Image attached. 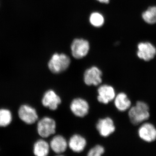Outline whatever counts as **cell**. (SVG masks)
I'll list each match as a JSON object with an SVG mask.
<instances>
[{
    "instance_id": "obj_19",
    "label": "cell",
    "mask_w": 156,
    "mask_h": 156,
    "mask_svg": "<svg viewBox=\"0 0 156 156\" xmlns=\"http://www.w3.org/2000/svg\"><path fill=\"white\" fill-rule=\"evenodd\" d=\"M90 23L95 27H100L104 23V18L103 16L100 13L94 12L90 15Z\"/></svg>"
},
{
    "instance_id": "obj_12",
    "label": "cell",
    "mask_w": 156,
    "mask_h": 156,
    "mask_svg": "<svg viewBox=\"0 0 156 156\" xmlns=\"http://www.w3.org/2000/svg\"><path fill=\"white\" fill-rule=\"evenodd\" d=\"M138 134L140 139L145 142H152L156 140V128L151 123H145L140 126Z\"/></svg>"
},
{
    "instance_id": "obj_7",
    "label": "cell",
    "mask_w": 156,
    "mask_h": 156,
    "mask_svg": "<svg viewBox=\"0 0 156 156\" xmlns=\"http://www.w3.org/2000/svg\"><path fill=\"white\" fill-rule=\"evenodd\" d=\"M96 128L100 136L104 137L111 135L116 129L113 120L110 117L98 120L96 125Z\"/></svg>"
},
{
    "instance_id": "obj_14",
    "label": "cell",
    "mask_w": 156,
    "mask_h": 156,
    "mask_svg": "<svg viewBox=\"0 0 156 156\" xmlns=\"http://www.w3.org/2000/svg\"><path fill=\"white\" fill-rule=\"evenodd\" d=\"M68 146L67 140L62 135L54 136L51 140L50 146L55 153L57 154L63 153L66 151Z\"/></svg>"
},
{
    "instance_id": "obj_21",
    "label": "cell",
    "mask_w": 156,
    "mask_h": 156,
    "mask_svg": "<svg viewBox=\"0 0 156 156\" xmlns=\"http://www.w3.org/2000/svg\"><path fill=\"white\" fill-rule=\"evenodd\" d=\"M101 3H105V4H108L110 0H97Z\"/></svg>"
},
{
    "instance_id": "obj_9",
    "label": "cell",
    "mask_w": 156,
    "mask_h": 156,
    "mask_svg": "<svg viewBox=\"0 0 156 156\" xmlns=\"http://www.w3.org/2000/svg\"><path fill=\"white\" fill-rule=\"evenodd\" d=\"M20 119L27 124L31 125L38 119V115L35 109L27 105L20 107L18 110Z\"/></svg>"
},
{
    "instance_id": "obj_4",
    "label": "cell",
    "mask_w": 156,
    "mask_h": 156,
    "mask_svg": "<svg viewBox=\"0 0 156 156\" xmlns=\"http://www.w3.org/2000/svg\"><path fill=\"white\" fill-rule=\"evenodd\" d=\"M89 48V42L83 39H74L71 46L72 54L76 59H80L87 56Z\"/></svg>"
},
{
    "instance_id": "obj_3",
    "label": "cell",
    "mask_w": 156,
    "mask_h": 156,
    "mask_svg": "<svg viewBox=\"0 0 156 156\" xmlns=\"http://www.w3.org/2000/svg\"><path fill=\"white\" fill-rule=\"evenodd\" d=\"M37 128L40 136L47 138L56 132V122L50 117H44L39 121Z\"/></svg>"
},
{
    "instance_id": "obj_1",
    "label": "cell",
    "mask_w": 156,
    "mask_h": 156,
    "mask_svg": "<svg viewBox=\"0 0 156 156\" xmlns=\"http://www.w3.org/2000/svg\"><path fill=\"white\" fill-rule=\"evenodd\" d=\"M150 116L149 107L147 104L142 101H137L135 106L129 108L128 112L130 121L134 126L148 119Z\"/></svg>"
},
{
    "instance_id": "obj_2",
    "label": "cell",
    "mask_w": 156,
    "mask_h": 156,
    "mask_svg": "<svg viewBox=\"0 0 156 156\" xmlns=\"http://www.w3.org/2000/svg\"><path fill=\"white\" fill-rule=\"evenodd\" d=\"M71 63L70 58L64 53L53 54L48 62V68L54 74H59L66 70Z\"/></svg>"
},
{
    "instance_id": "obj_13",
    "label": "cell",
    "mask_w": 156,
    "mask_h": 156,
    "mask_svg": "<svg viewBox=\"0 0 156 156\" xmlns=\"http://www.w3.org/2000/svg\"><path fill=\"white\" fill-rule=\"evenodd\" d=\"M69 147L74 152H82L84 151L87 145L86 138L79 134H75L70 138L68 143Z\"/></svg>"
},
{
    "instance_id": "obj_18",
    "label": "cell",
    "mask_w": 156,
    "mask_h": 156,
    "mask_svg": "<svg viewBox=\"0 0 156 156\" xmlns=\"http://www.w3.org/2000/svg\"><path fill=\"white\" fill-rule=\"evenodd\" d=\"M11 112L7 109H0V127H5L9 126L12 121Z\"/></svg>"
},
{
    "instance_id": "obj_20",
    "label": "cell",
    "mask_w": 156,
    "mask_h": 156,
    "mask_svg": "<svg viewBox=\"0 0 156 156\" xmlns=\"http://www.w3.org/2000/svg\"><path fill=\"white\" fill-rule=\"evenodd\" d=\"M105 152V148L101 145H95L88 152L87 155L88 156H100L104 154Z\"/></svg>"
},
{
    "instance_id": "obj_5",
    "label": "cell",
    "mask_w": 156,
    "mask_h": 156,
    "mask_svg": "<svg viewBox=\"0 0 156 156\" xmlns=\"http://www.w3.org/2000/svg\"><path fill=\"white\" fill-rule=\"evenodd\" d=\"M102 72L98 67L92 66L84 72V83L88 86H98L102 83Z\"/></svg>"
},
{
    "instance_id": "obj_17",
    "label": "cell",
    "mask_w": 156,
    "mask_h": 156,
    "mask_svg": "<svg viewBox=\"0 0 156 156\" xmlns=\"http://www.w3.org/2000/svg\"><path fill=\"white\" fill-rule=\"evenodd\" d=\"M142 18L147 23L153 24L156 23V7L149 8L142 14Z\"/></svg>"
},
{
    "instance_id": "obj_10",
    "label": "cell",
    "mask_w": 156,
    "mask_h": 156,
    "mask_svg": "<svg viewBox=\"0 0 156 156\" xmlns=\"http://www.w3.org/2000/svg\"><path fill=\"white\" fill-rule=\"evenodd\" d=\"M61 102L60 96L52 89L45 92L42 99L43 105L53 111L57 109Z\"/></svg>"
},
{
    "instance_id": "obj_15",
    "label": "cell",
    "mask_w": 156,
    "mask_h": 156,
    "mask_svg": "<svg viewBox=\"0 0 156 156\" xmlns=\"http://www.w3.org/2000/svg\"><path fill=\"white\" fill-rule=\"evenodd\" d=\"M114 100L115 107L119 111L125 112L131 108V100L124 92L119 93L116 95Z\"/></svg>"
},
{
    "instance_id": "obj_6",
    "label": "cell",
    "mask_w": 156,
    "mask_h": 156,
    "mask_svg": "<svg viewBox=\"0 0 156 156\" xmlns=\"http://www.w3.org/2000/svg\"><path fill=\"white\" fill-rule=\"evenodd\" d=\"M70 109L76 116L83 118L87 115L89 113V104L83 98H76L73 99L71 102Z\"/></svg>"
},
{
    "instance_id": "obj_16",
    "label": "cell",
    "mask_w": 156,
    "mask_h": 156,
    "mask_svg": "<svg viewBox=\"0 0 156 156\" xmlns=\"http://www.w3.org/2000/svg\"><path fill=\"white\" fill-rule=\"evenodd\" d=\"M50 145L44 140L40 139L34 144V154L37 156L48 155L50 151Z\"/></svg>"
},
{
    "instance_id": "obj_11",
    "label": "cell",
    "mask_w": 156,
    "mask_h": 156,
    "mask_svg": "<svg viewBox=\"0 0 156 156\" xmlns=\"http://www.w3.org/2000/svg\"><path fill=\"white\" fill-rule=\"evenodd\" d=\"M137 48V56L145 61H150L155 56L156 48L149 42L140 43Z\"/></svg>"
},
{
    "instance_id": "obj_8",
    "label": "cell",
    "mask_w": 156,
    "mask_h": 156,
    "mask_svg": "<svg viewBox=\"0 0 156 156\" xmlns=\"http://www.w3.org/2000/svg\"><path fill=\"white\" fill-rule=\"evenodd\" d=\"M98 101L101 103L108 104L114 99L116 96L114 88L110 85L104 84L98 87L97 90Z\"/></svg>"
}]
</instances>
